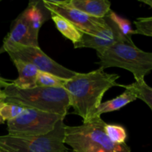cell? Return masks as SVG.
<instances>
[{"mask_svg": "<svg viewBox=\"0 0 152 152\" xmlns=\"http://www.w3.org/2000/svg\"><path fill=\"white\" fill-rule=\"evenodd\" d=\"M119 78L118 74H108L99 68L86 74L77 72L65 80L63 88L69 96L74 114L81 117L83 123L94 118L105 92L114 86L122 87L123 85L117 83Z\"/></svg>", "mask_w": 152, "mask_h": 152, "instance_id": "obj_1", "label": "cell"}, {"mask_svg": "<svg viewBox=\"0 0 152 152\" xmlns=\"http://www.w3.org/2000/svg\"><path fill=\"white\" fill-rule=\"evenodd\" d=\"M0 1H1V0H0Z\"/></svg>", "mask_w": 152, "mask_h": 152, "instance_id": "obj_26", "label": "cell"}, {"mask_svg": "<svg viewBox=\"0 0 152 152\" xmlns=\"http://www.w3.org/2000/svg\"><path fill=\"white\" fill-rule=\"evenodd\" d=\"M126 86L132 89L137 98L146 103L152 111V88L147 85L145 80L135 81L132 84L126 85Z\"/></svg>", "mask_w": 152, "mask_h": 152, "instance_id": "obj_16", "label": "cell"}, {"mask_svg": "<svg viewBox=\"0 0 152 152\" xmlns=\"http://www.w3.org/2000/svg\"><path fill=\"white\" fill-rule=\"evenodd\" d=\"M22 13L37 37L43 24L51 18V13L46 8L43 1H31Z\"/></svg>", "mask_w": 152, "mask_h": 152, "instance_id": "obj_11", "label": "cell"}, {"mask_svg": "<svg viewBox=\"0 0 152 152\" xmlns=\"http://www.w3.org/2000/svg\"><path fill=\"white\" fill-rule=\"evenodd\" d=\"M25 109V107L10 102H0V116L5 121L13 120L19 117Z\"/></svg>", "mask_w": 152, "mask_h": 152, "instance_id": "obj_19", "label": "cell"}, {"mask_svg": "<svg viewBox=\"0 0 152 152\" xmlns=\"http://www.w3.org/2000/svg\"><path fill=\"white\" fill-rule=\"evenodd\" d=\"M105 19L108 23L107 28L94 35L83 33L81 39L74 44V48H88L96 50L97 54H99L119 42H127L134 44L133 42L129 41L122 35L116 24L111 19L107 16H105Z\"/></svg>", "mask_w": 152, "mask_h": 152, "instance_id": "obj_9", "label": "cell"}, {"mask_svg": "<svg viewBox=\"0 0 152 152\" xmlns=\"http://www.w3.org/2000/svg\"><path fill=\"white\" fill-rule=\"evenodd\" d=\"M11 45L39 47L38 37L34 35L32 32L22 13L12 22L10 32L4 39L1 47Z\"/></svg>", "mask_w": 152, "mask_h": 152, "instance_id": "obj_10", "label": "cell"}, {"mask_svg": "<svg viewBox=\"0 0 152 152\" xmlns=\"http://www.w3.org/2000/svg\"><path fill=\"white\" fill-rule=\"evenodd\" d=\"M136 27L135 34L152 37V16L138 18L134 22Z\"/></svg>", "mask_w": 152, "mask_h": 152, "instance_id": "obj_21", "label": "cell"}, {"mask_svg": "<svg viewBox=\"0 0 152 152\" xmlns=\"http://www.w3.org/2000/svg\"><path fill=\"white\" fill-rule=\"evenodd\" d=\"M43 2L46 8L51 13L65 18L84 34L94 35L108 26L105 17L89 16L68 4L66 0H43Z\"/></svg>", "mask_w": 152, "mask_h": 152, "instance_id": "obj_8", "label": "cell"}, {"mask_svg": "<svg viewBox=\"0 0 152 152\" xmlns=\"http://www.w3.org/2000/svg\"><path fill=\"white\" fill-rule=\"evenodd\" d=\"M19 73V77L12 80L16 87L21 89H29L36 87L39 71L34 65L19 59L12 60Z\"/></svg>", "mask_w": 152, "mask_h": 152, "instance_id": "obj_13", "label": "cell"}, {"mask_svg": "<svg viewBox=\"0 0 152 152\" xmlns=\"http://www.w3.org/2000/svg\"><path fill=\"white\" fill-rule=\"evenodd\" d=\"M107 136L112 142L117 144L126 143L127 139V132L124 127L119 125L107 124L105 126Z\"/></svg>", "mask_w": 152, "mask_h": 152, "instance_id": "obj_20", "label": "cell"}, {"mask_svg": "<svg viewBox=\"0 0 152 152\" xmlns=\"http://www.w3.org/2000/svg\"><path fill=\"white\" fill-rule=\"evenodd\" d=\"M65 119H61L49 133L40 136H0V146L8 152H67Z\"/></svg>", "mask_w": 152, "mask_h": 152, "instance_id": "obj_5", "label": "cell"}, {"mask_svg": "<svg viewBox=\"0 0 152 152\" xmlns=\"http://www.w3.org/2000/svg\"><path fill=\"white\" fill-rule=\"evenodd\" d=\"M62 116L26 108L19 117L7 121L8 134L14 136H40L51 132Z\"/></svg>", "mask_w": 152, "mask_h": 152, "instance_id": "obj_6", "label": "cell"}, {"mask_svg": "<svg viewBox=\"0 0 152 152\" xmlns=\"http://www.w3.org/2000/svg\"><path fill=\"white\" fill-rule=\"evenodd\" d=\"M105 125L101 117H96L81 126H65V144L73 152H131L126 143L117 144L109 139Z\"/></svg>", "mask_w": 152, "mask_h": 152, "instance_id": "obj_3", "label": "cell"}, {"mask_svg": "<svg viewBox=\"0 0 152 152\" xmlns=\"http://www.w3.org/2000/svg\"><path fill=\"white\" fill-rule=\"evenodd\" d=\"M74 8L96 18H104L111 10V1L107 0H66Z\"/></svg>", "mask_w": 152, "mask_h": 152, "instance_id": "obj_12", "label": "cell"}, {"mask_svg": "<svg viewBox=\"0 0 152 152\" xmlns=\"http://www.w3.org/2000/svg\"><path fill=\"white\" fill-rule=\"evenodd\" d=\"M51 13V12H50ZM52 20L54 22L58 31L65 37L71 40L73 44L78 42L82 38L83 33L79 31L72 23L62 16L51 13Z\"/></svg>", "mask_w": 152, "mask_h": 152, "instance_id": "obj_15", "label": "cell"}, {"mask_svg": "<svg viewBox=\"0 0 152 152\" xmlns=\"http://www.w3.org/2000/svg\"><path fill=\"white\" fill-rule=\"evenodd\" d=\"M67 152H70V151H69V150H68V151H67Z\"/></svg>", "mask_w": 152, "mask_h": 152, "instance_id": "obj_25", "label": "cell"}, {"mask_svg": "<svg viewBox=\"0 0 152 152\" xmlns=\"http://www.w3.org/2000/svg\"><path fill=\"white\" fill-rule=\"evenodd\" d=\"M3 52H7L11 60L19 59L28 62L34 65L39 71L48 73L65 80L72 78L77 74L76 71L68 69L55 62L44 53L39 47L11 45L1 47L0 53Z\"/></svg>", "mask_w": 152, "mask_h": 152, "instance_id": "obj_7", "label": "cell"}, {"mask_svg": "<svg viewBox=\"0 0 152 152\" xmlns=\"http://www.w3.org/2000/svg\"><path fill=\"white\" fill-rule=\"evenodd\" d=\"M65 79L48 74V73L39 71L37 75L36 86L38 87L50 88H63Z\"/></svg>", "mask_w": 152, "mask_h": 152, "instance_id": "obj_18", "label": "cell"}, {"mask_svg": "<svg viewBox=\"0 0 152 152\" xmlns=\"http://www.w3.org/2000/svg\"><path fill=\"white\" fill-rule=\"evenodd\" d=\"M1 102L17 104L45 112L56 114L65 118L70 108L69 96L63 88L36 87L21 89L10 83L3 91Z\"/></svg>", "mask_w": 152, "mask_h": 152, "instance_id": "obj_2", "label": "cell"}, {"mask_svg": "<svg viewBox=\"0 0 152 152\" xmlns=\"http://www.w3.org/2000/svg\"><path fill=\"white\" fill-rule=\"evenodd\" d=\"M122 87L125 88V89H126L125 91L123 94H121L120 96H117V97L114 98L111 100L102 102L96 109L94 117H101L102 114H105V113H109L111 111L120 110V108H123L128 104L134 102L137 99L132 89L128 88L125 85H123Z\"/></svg>", "mask_w": 152, "mask_h": 152, "instance_id": "obj_14", "label": "cell"}, {"mask_svg": "<svg viewBox=\"0 0 152 152\" xmlns=\"http://www.w3.org/2000/svg\"><path fill=\"white\" fill-rule=\"evenodd\" d=\"M11 83L12 80H5V79L0 77V102L2 101V99H4V94H3V91H4V89H5L7 86H10V84Z\"/></svg>", "mask_w": 152, "mask_h": 152, "instance_id": "obj_22", "label": "cell"}, {"mask_svg": "<svg viewBox=\"0 0 152 152\" xmlns=\"http://www.w3.org/2000/svg\"><path fill=\"white\" fill-rule=\"evenodd\" d=\"M140 1L145 4H148V6H150L152 8V0H140Z\"/></svg>", "mask_w": 152, "mask_h": 152, "instance_id": "obj_23", "label": "cell"}, {"mask_svg": "<svg viewBox=\"0 0 152 152\" xmlns=\"http://www.w3.org/2000/svg\"><path fill=\"white\" fill-rule=\"evenodd\" d=\"M100 68H121L132 73L135 81L144 80L152 71V53L127 42H119L97 54Z\"/></svg>", "mask_w": 152, "mask_h": 152, "instance_id": "obj_4", "label": "cell"}, {"mask_svg": "<svg viewBox=\"0 0 152 152\" xmlns=\"http://www.w3.org/2000/svg\"><path fill=\"white\" fill-rule=\"evenodd\" d=\"M106 16L116 24L120 32L125 38L127 39L129 41L133 42L132 36L133 34H135V31L132 28L131 22L129 20L123 19V17L120 16L111 10L108 12Z\"/></svg>", "mask_w": 152, "mask_h": 152, "instance_id": "obj_17", "label": "cell"}, {"mask_svg": "<svg viewBox=\"0 0 152 152\" xmlns=\"http://www.w3.org/2000/svg\"><path fill=\"white\" fill-rule=\"evenodd\" d=\"M4 123V120L1 118V117L0 116V124H3Z\"/></svg>", "mask_w": 152, "mask_h": 152, "instance_id": "obj_24", "label": "cell"}]
</instances>
